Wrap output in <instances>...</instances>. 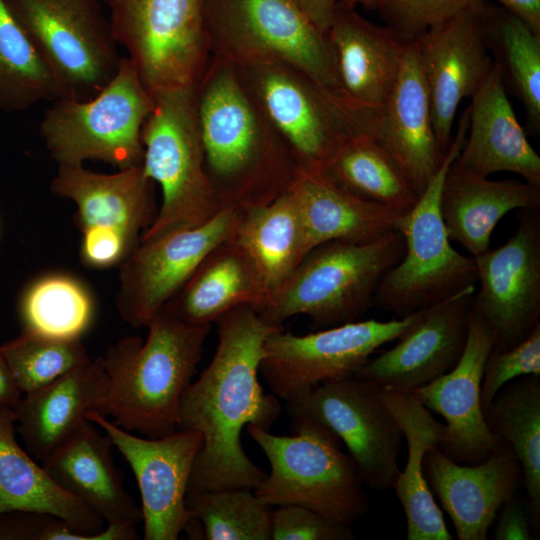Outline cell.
I'll return each instance as SVG.
<instances>
[{
  "label": "cell",
  "mask_w": 540,
  "mask_h": 540,
  "mask_svg": "<svg viewBox=\"0 0 540 540\" xmlns=\"http://www.w3.org/2000/svg\"><path fill=\"white\" fill-rule=\"evenodd\" d=\"M252 489L187 492L185 504L205 540H272V506Z\"/></svg>",
  "instance_id": "39"
},
{
  "label": "cell",
  "mask_w": 540,
  "mask_h": 540,
  "mask_svg": "<svg viewBox=\"0 0 540 540\" xmlns=\"http://www.w3.org/2000/svg\"><path fill=\"white\" fill-rule=\"evenodd\" d=\"M339 4L349 8H356L362 6L368 10H376L378 0H339Z\"/></svg>",
  "instance_id": "49"
},
{
  "label": "cell",
  "mask_w": 540,
  "mask_h": 540,
  "mask_svg": "<svg viewBox=\"0 0 540 540\" xmlns=\"http://www.w3.org/2000/svg\"><path fill=\"white\" fill-rule=\"evenodd\" d=\"M312 24L323 33H327L339 0H294Z\"/></svg>",
  "instance_id": "46"
},
{
  "label": "cell",
  "mask_w": 540,
  "mask_h": 540,
  "mask_svg": "<svg viewBox=\"0 0 540 540\" xmlns=\"http://www.w3.org/2000/svg\"><path fill=\"white\" fill-rule=\"evenodd\" d=\"M87 419L109 437L136 478L143 538L177 540L191 517L185 498L202 435L194 430H176L159 438H143L95 411L88 412Z\"/></svg>",
  "instance_id": "17"
},
{
  "label": "cell",
  "mask_w": 540,
  "mask_h": 540,
  "mask_svg": "<svg viewBox=\"0 0 540 540\" xmlns=\"http://www.w3.org/2000/svg\"><path fill=\"white\" fill-rule=\"evenodd\" d=\"M326 35L342 91L335 104L348 114L383 106L396 84L407 42L388 26L339 3Z\"/></svg>",
  "instance_id": "24"
},
{
  "label": "cell",
  "mask_w": 540,
  "mask_h": 540,
  "mask_svg": "<svg viewBox=\"0 0 540 540\" xmlns=\"http://www.w3.org/2000/svg\"><path fill=\"white\" fill-rule=\"evenodd\" d=\"M154 98L127 56L114 77L87 100L58 98L44 112L39 131L58 166L96 160L118 169L140 166L142 128Z\"/></svg>",
  "instance_id": "7"
},
{
  "label": "cell",
  "mask_w": 540,
  "mask_h": 540,
  "mask_svg": "<svg viewBox=\"0 0 540 540\" xmlns=\"http://www.w3.org/2000/svg\"><path fill=\"white\" fill-rule=\"evenodd\" d=\"M272 540H351V527L334 522L299 505H282L273 510Z\"/></svg>",
  "instance_id": "43"
},
{
  "label": "cell",
  "mask_w": 540,
  "mask_h": 540,
  "mask_svg": "<svg viewBox=\"0 0 540 540\" xmlns=\"http://www.w3.org/2000/svg\"><path fill=\"white\" fill-rule=\"evenodd\" d=\"M50 190L75 204L74 221L82 235L109 236L133 249L159 208L155 183L145 176L141 165L112 174L84 166H58Z\"/></svg>",
  "instance_id": "23"
},
{
  "label": "cell",
  "mask_w": 540,
  "mask_h": 540,
  "mask_svg": "<svg viewBox=\"0 0 540 540\" xmlns=\"http://www.w3.org/2000/svg\"><path fill=\"white\" fill-rule=\"evenodd\" d=\"M59 97L48 67L0 0V112H23Z\"/></svg>",
  "instance_id": "37"
},
{
  "label": "cell",
  "mask_w": 540,
  "mask_h": 540,
  "mask_svg": "<svg viewBox=\"0 0 540 540\" xmlns=\"http://www.w3.org/2000/svg\"><path fill=\"white\" fill-rule=\"evenodd\" d=\"M194 88L153 96V109L142 128L141 167L159 185L162 199L140 242L203 224L222 209L205 167Z\"/></svg>",
  "instance_id": "8"
},
{
  "label": "cell",
  "mask_w": 540,
  "mask_h": 540,
  "mask_svg": "<svg viewBox=\"0 0 540 540\" xmlns=\"http://www.w3.org/2000/svg\"><path fill=\"white\" fill-rule=\"evenodd\" d=\"M423 472L458 540H486L500 508L523 484L520 463L503 439L484 461L474 465L457 463L439 448L429 450Z\"/></svg>",
  "instance_id": "22"
},
{
  "label": "cell",
  "mask_w": 540,
  "mask_h": 540,
  "mask_svg": "<svg viewBox=\"0 0 540 540\" xmlns=\"http://www.w3.org/2000/svg\"><path fill=\"white\" fill-rule=\"evenodd\" d=\"M19 313L22 330L56 338H81L93 322L94 302L77 279L51 274L27 288Z\"/></svg>",
  "instance_id": "38"
},
{
  "label": "cell",
  "mask_w": 540,
  "mask_h": 540,
  "mask_svg": "<svg viewBox=\"0 0 540 540\" xmlns=\"http://www.w3.org/2000/svg\"><path fill=\"white\" fill-rule=\"evenodd\" d=\"M480 0H378L376 10L403 41H413L429 27L475 6Z\"/></svg>",
  "instance_id": "42"
},
{
  "label": "cell",
  "mask_w": 540,
  "mask_h": 540,
  "mask_svg": "<svg viewBox=\"0 0 540 540\" xmlns=\"http://www.w3.org/2000/svg\"><path fill=\"white\" fill-rule=\"evenodd\" d=\"M468 112L466 138L453 165L480 177L502 171L515 173L540 187V156L516 117L498 62L471 97Z\"/></svg>",
  "instance_id": "25"
},
{
  "label": "cell",
  "mask_w": 540,
  "mask_h": 540,
  "mask_svg": "<svg viewBox=\"0 0 540 540\" xmlns=\"http://www.w3.org/2000/svg\"><path fill=\"white\" fill-rule=\"evenodd\" d=\"M381 393L408 446L407 462L392 487L404 510L407 539L451 540L423 472L426 453L444 441L445 424L432 416L413 391L381 387Z\"/></svg>",
  "instance_id": "28"
},
{
  "label": "cell",
  "mask_w": 540,
  "mask_h": 540,
  "mask_svg": "<svg viewBox=\"0 0 540 540\" xmlns=\"http://www.w3.org/2000/svg\"><path fill=\"white\" fill-rule=\"evenodd\" d=\"M540 376V323L521 342L507 350L493 348L481 383L483 413L497 392L508 382L523 376Z\"/></svg>",
  "instance_id": "41"
},
{
  "label": "cell",
  "mask_w": 540,
  "mask_h": 540,
  "mask_svg": "<svg viewBox=\"0 0 540 540\" xmlns=\"http://www.w3.org/2000/svg\"><path fill=\"white\" fill-rule=\"evenodd\" d=\"M423 310L390 321L356 320L306 335L277 328L264 341L259 372L276 397L293 401L322 383L355 376L378 348L398 339Z\"/></svg>",
  "instance_id": "13"
},
{
  "label": "cell",
  "mask_w": 540,
  "mask_h": 540,
  "mask_svg": "<svg viewBox=\"0 0 540 540\" xmlns=\"http://www.w3.org/2000/svg\"><path fill=\"white\" fill-rule=\"evenodd\" d=\"M266 299L255 266L230 237L208 253L164 306L187 323L212 325L239 305H250L259 311Z\"/></svg>",
  "instance_id": "31"
},
{
  "label": "cell",
  "mask_w": 540,
  "mask_h": 540,
  "mask_svg": "<svg viewBox=\"0 0 540 540\" xmlns=\"http://www.w3.org/2000/svg\"><path fill=\"white\" fill-rule=\"evenodd\" d=\"M0 349L23 394L55 380L90 357L81 338H56L27 330Z\"/></svg>",
  "instance_id": "40"
},
{
  "label": "cell",
  "mask_w": 540,
  "mask_h": 540,
  "mask_svg": "<svg viewBox=\"0 0 540 540\" xmlns=\"http://www.w3.org/2000/svg\"><path fill=\"white\" fill-rule=\"evenodd\" d=\"M22 396L0 349V406L12 407Z\"/></svg>",
  "instance_id": "48"
},
{
  "label": "cell",
  "mask_w": 540,
  "mask_h": 540,
  "mask_svg": "<svg viewBox=\"0 0 540 540\" xmlns=\"http://www.w3.org/2000/svg\"><path fill=\"white\" fill-rule=\"evenodd\" d=\"M495 1L522 20L534 33L540 35V0H480Z\"/></svg>",
  "instance_id": "47"
},
{
  "label": "cell",
  "mask_w": 540,
  "mask_h": 540,
  "mask_svg": "<svg viewBox=\"0 0 540 540\" xmlns=\"http://www.w3.org/2000/svg\"><path fill=\"white\" fill-rule=\"evenodd\" d=\"M59 518L39 512H0V540H51Z\"/></svg>",
  "instance_id": "44"
},
{
  "label": "cell",
  "mask_w": 540,
  "mask_h": 540,
  "mask_svg": "<svg viewBox=\"0 0 540 540\" xmlns=\"http://www.w3.org/2000/svg\"><path fill=\"white\" fill-rule=\"evenodd\" d=\"M537 208L540 187L516 179L489 180L463 172L453 163L440 194V212L450 241L472 257L490 248L491 234L507 213Z\"/></svg>",
  "instance_id": "29"
},
{
  "label": "cell",
  "mask_w": 540,
  "mask_h": 540,
  "mask_svg": "<svg viewBox=\"0 0 540 540\" xmlns=\"http://www.w3.org/2000/svg\"><path fill=\"white\" fill-rule=\"evenodd\" d=\"M113 444L91 421L41 464L69 494L107 524H138L141 508L126 491L112 457Z\"/></svg>",
  "instance_id": "27"
},
{
  "label": "cell",
  "mask_w": 540,
  "mask_h": 540,
  "mask_svg": "<svg viewBox=\"0 0 540 540\" xmlns=\"http://www.w3.org/2000/svg\"><path fill=\"white\" fill-rule=\"evenodd\" d=\"M516 231L501 246L474 256L479 290L470 308L507 350L540 323V208L520 210Z\"/></svg>",
  "instance_id": "15"
},
{
  "label": "cell",
  "mask_w": 540,
  "mask_h": 540,
  "mask_svg": "<svg viewBox=\"0 0 540 540\" xmlns=\"http://www.w3.org/2000/svg\"><path fill=\"white\" fill-rule=\"evenodd\" d=\"M218 345L209 365L191 382L179 406L178 430L202 435L188 492L246 488L254 490L267 473L243 450L247 425L269 430L281 413L273 393L258 380L267 335L283 326L265 322L250 305L236 306L216 321Z\"/></svg>",
  "instance_id": "1"
},
{
  "label": "cell",
  "mask_w": 540,
  "mask_h": 540,
  "mask_svg": "<svg viewBox=\"0 0 540 540\" xmlns=\"http://www.w3.org/2000/svg\"><path fill=\"white\" fill-rule=\"evenodd\" d=\"M493 531L495 540H531L533 529L527 504L515 495L506 501L499 510Z\"/></svg>",
  "instance_id": "45"
},
{
  "label": "cell",
  "mask_w": 540,
  "mask_h": 540,
  "mask_svg": "<svg viewBox=\"0 0 540 540\" xmlns=\"http://www.w3.org/2000/svg\"><path fill=\"white\" fill-rule=\"evenodd\" d=\"M211 326L187 323L163 306L147 323L145 340L129 336L110 345L101 357L107 389L95 412L149 438L178 430L180 401Z\"/></svg>",
  "instance_id": "3"
},
{
  "label": "cell",
  "mask_w": 540,
  "mask_h": 540,
  "mask_svg": "<svg viewBox=\"0 0 540 540\" xmlns=\"http://www.w3.org/2000/svg\"><path fill=\"white\" fill-rule=\"evenodd\" d=\"M235 65L300 169L320 171L340 142L358 130L330 96L297 68L272 59Z\"/></svg>",
  "instance_id": "14"
},
{
  "label": "cell",
  "mask_w": 540,
  "mask_h": 540,
  "mask_svg": "<svg viewBox=\"0 0 540 540\" xmlns=\"http://www.w3.org/2000/svg\"><path fill=\"white\" fill-rule=\"evenodd\" d=\"M51 72L60 97L87 100L116 74L122 57L96 0H4Z\"/></svg>",
  "instance_id": "11"
},
{
  "label": "cell",
  "mask_w": 540,
  "mask_h": 540,
  "mask_svg": "<svg viewBox=\"0 0 540 540\" xmlns=\"http://www.w3.org/2000/svg\"><path fill=\"white\" fill-rule=\"evenodd\" d=\"M475 290L469 288L424 309L396 345L370 358L356 376L381 387L414 391L450 371L466 345Z\"/></svg>",
  "instance_id": "21"
},
{
  "label": "cell",
  "mask_w": 540,
  "mask_h": 540,
  "mask_svg": "<svg viewBox=\"0 0 540 540\" xmlns=\"http://www.w3.org/2000/svg\"><path fill=\"white\" fill-rule=\"evenodd\" d=\"M246 429L270 465V473L254 489L265 503L307 507L349 527L366 514L365 485L341 442L327 429L308 421L291 423L293 436L254 425Z\"/></svg>",
  "instance_id": "6"
},
{
  "label": "cell",
  "mask_w": 540,
  "mask_h": 540,
  "mask_svg": "<svg viewBox=\"0 0 540 540\" xmlns=\"http://www.w3.org/2000/svg\"><path fill=\"white\" fill-rule=\"evenodd\" d=\"M468 123L467 108L440 168L414 206L397 220L395 229L404 239L405 251L383 275L374 297V304L386 312L403 317L447 300L477 283L474 258L461 254L451 245L440 212L443 181L463 147Z\"/></svg>",
  "instance_id": "5"
},
{
  "label": "cell",
  "mask_w": 540,
  "mask_h": 540,
  "mask_svg": "<svg viewBox=\"0 0 540 540\" xmlns=\"http://www.w3.org/2000/svg\"><path fill=\"white\" fill-rule=\"evenodd\" d=\"M11 407L0 406V512L30 511L55 516L87 535L103 529L95 511L65 491L17 442Z\"/></svg>",
  "instance_id": "30"
},
{
  "label": "cell",
  "mask_w": 540,
  "mask_h": 540,
  "mask_svg": "<svg viewBox=\"0 0 540 540\" xmlns=\"http://www.w3.org/2000/svg\"><path fill=\"white\" fill-rule=\"evenodd\" d=\"M359 130L371 136L399 164L420 194L445 156L433 129L426 82L414 41L406 43L396 84L383 106L348 114Z\"/></svg>",
  "instance_id": "20"
},
{
  "label": "cell",
  "mask_w": 540,
  "mask_h": 540,
  "mask_svg": "<svg viewBox=\"0 0 540 540\" xmlns=\"http://www.w3.org/2000/svg\"><path fill=\"white\" fill-rule=\"evenodd\" d=\"M289 189L300 209L310 250L335 240H375L395 230L402 215L341 189L318 171L299 168Z\"/></svg>",
  "instance_id": "32"
},
{
  "label": "cell",
  "mask_w": 540,
  "mask_h": 540,
  "mask_svg": "<svg viewBox=\"0 0 540 540\" xmlns=\"http://www.w3.org/2000/svg\"><path fill=\"white\" fill-rule=\"evenodd\" d=\"M194 102L206 171L222 208L244 212L289 188L298 164L233 61L211 54Z\"/></svg>",
  "instance_id": "2"
},
{
  "label": "cell",
  "mask_w": 540,
  "mask_h": 540,
  "mask_svg": "<svg viewBox=\"0 0 540 540\" xmlns=\"http://www.w3.org/2000/svg\"><path fill=\"white\" fill-rule=\"evenodd\" d=\"M413 41L429 94L434 133L445 154L461 101L479 90L495 64L487 36L486 2L429 27Z\"/></svg>",
  "instance_id": "18"
},
{
  "label": "cell",
  "mask_w": 540,
  "mask_h": 540,
  "mask_svg": "<svg viewBox=\"0 0 540 540\" xmlns=\"http://www.w3.org/2000/svg\"><path fill=\"white\" fill-rule=\"evenodd\" d=\"M108 379L101 360L89 358L11 407L26 451L40 463L84 425L101 403Z\"/></svg>",
  "instance_id": "26"
},
{
  "label": "cell",
  "mask_w": 540,
  "mask_h": 540,
  "mask_svg": "<svg viewBox=\"0 0 540 540\" xmlns=\"http://www.w3.org/2000/svg\"><path fill=\"white\" fill-rule=\"evenodd\" d=\"M211 54L235 63L272 59L312 79L332 99L342 91L327 35L294 0H205Z\"/></svg>",
  "instance_id": "9"
},
{
  "label": "cell",
  "mask_w": 540,
  "mask_h": 540,
  "mask_svg": "<svg viewBox=\"0 0 540 540\" xmlns=\"http://www.w3.org/2000/svg\"><path fill=\"white\" fill-rule=\"evenodd\" d=\"M231 239L255 266L267 298L311 251L300 209L289 188L274 200L242 212Z\"/></svg>",
  "instance_id": "33"
},
{
  "label": "cell",
  "mask_w": 540,
  "mask_h": 540,
  "mask_svg": "<svg viewBox=\"0 0 540 540\" xmlns=\"http://www.w3.org/2000/svg\"><path fill=\"white\" fill-rule=\"evenodd\" d=\"M241 213L224 207L203 224L140 242L119 266L116 308L121 319L132 328L146 327L208 253L233 235Z\"/></svg>",
  "instance_id": "16"
},
{
  "label": "cell",
  "mask_w": 540,
  "mask_h": 540,
  "mask_svg": "<svg viewBox=\"0 0 540 540\" xmlns=\"http://www.w3.org/2000/svg\"><path fill=\"white\" fill-rule=\"evenodd\" d=\"M318 172L341 189L401 214L409 211L419 198L393 157L359 130L340 142Z\"/></svg>",
  "instance_id": "34"
},
{
  "label": "cell",
  "mask_w": 540,
  "mask_h": 540,
  "mask_svg": "<svg viewBox=\"0 0 540 540\" xmlns=\"http://www.w3.org/2000/svg\"><path fill=\"white\" fill-rule=\"evenodd\" d=\"M484 417L509 444L520 463L533 532L540 525V376L508 382L494 396Z\"/></svg>",
  "instance_id": "35"
},
{
  "label": "cell",
  "mask_w": 540,
  "mask_h": 540,
  "mask_svg": "<svg viewBox=\"0 0 540 540\" xmlns=\"http://www.w3.org/2000/svg\"><path fill=\"white\" fill-rule=\"evenodd\" d=\"M118 46L152 96L194 88L211 56L205 0H107Z\"/></svg>",
  "instance_id": "10"
},
{
  "label": "cell",
  "mask_w": 540,
  "mask_h": 540,
  "mask_svg": "<svg viewBox=\"0 0 540 540\" xmlns=\"http://www.w3.org/2000/svg\"><path fill=\"white\" fill-rule=\"evenodd\" d=\"M489 47L504 82L522 102L532 133L540 131V35L505 9L486 4Z\"/></svg>",
  "instance_id": "36"
},
{
  "label": "cell",
  "mask_w": 540,
  "mask_h": 540,
  "mask_svg": "<svg viewBox=\"0 0 540 540\" xmlns=\"http://www.w3.org/2000/svg\"><path fill=\"white\" fill-rule=\"evenodd\" d=\"M494 346L493 332L470 308L458 363L413 391L428 410L444 418L446 435L439 449L460 464L484 461L502 441L487 425L480 402L484 368Z\"/></svg>",
  "instance_id": "19"
},
{
  "label": "cell",
  "mask_w": 540,
  "mask_h": 540,
  "mask_svg": "<svg viewBox=\"0 0 540 540\" xmlns=\"http://www.w3.org/2000/svg\"><path fill=\"white\" fill-rule=\"evenodd\" d=\"M285 410L291 423L318 424L343 443L366 487H393L404 437L380 385L356 375L325 382L287 402Z\"/></svg>",
  "instance_id": "12"
},
{
  "label": "cell",
  "mask_w": 540,
  "mask_h": 540,
  "mask_svg": "<svg viewBox=\"0 0 540 540\" xmlns=\"http://www.w3.org/2000/svg\"><path fill=\"white\" fill-rule=\"evenodd\" d=\"M404 251V239L396 229L369 242L318 245L257 312L277 327L299 314L320 329L356 321L374 304L383 275Z\"/></svg>",
  "instance_id": "4"
}]
</instances>
